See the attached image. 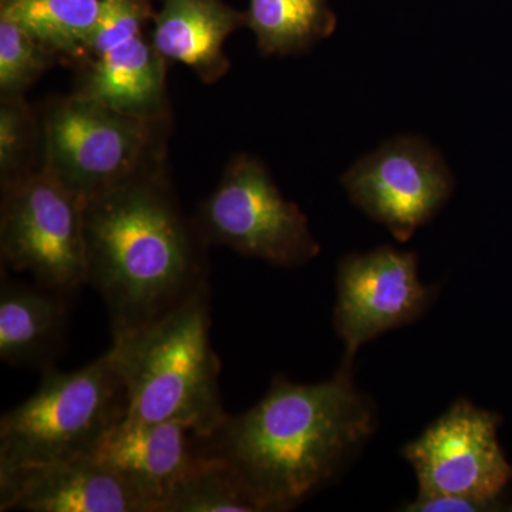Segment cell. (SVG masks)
<instances>
[{
	"instance_id": "obj_1",
	"label": "cell",
	"mask_w": 512,
	"mask_h": 512,
	"mask_svg": "<svg viewBox=\"0 0 512 512\" xmlns=\"http://www.w3.org/2000/svg\"><path fill=\"white\" fill-rule=\"evenodd\" d=\"M376 429V404L342 362L325 382L276 376L255 406L200 437V451L227 468L261 512H284L335 483Z\"/></svg>"
},
{
	"instance_id": "obj_2",
	"label": "cell",
	"mask_w": 512,
	"mask_h": 512,
	"mask_svg": "<svg viewBox=\"0 0 512 512\" xmlns=\"http://www.w3.org/2000/svg\"><path fill=\"white\" fill-rule=\"evenodd\" d=\"M84 237L87 284L106 305L113 343L210 286L207 244L165 164L84 201Z\"/></svg>"
},
{
	"instance_id": "obj_3",
	"label": "cell",
	"mask_w": 512,
	"mask_h": 512,
	"mask_svg": "<svg viewBox=\"0 0 512 512\" xmlns=\"http://www.w3.org/2000/svg\"><path fill=\"white\" fill-rule=\"evenodd\" d=\"M111 349L126 386L124 419L177 423L208 437L228 416L211 342L210 286Z\"/></svg>"
},
{
	"instance_id": "obj_4",
	"label": "cell",
	"mask_w": 512,
	"mask_h": 512,
	"mask_svg": "<svg viewBox=\"0 0 512 512\" xmlns=\"http://www.w3.org/2000/svg\"><path fill=\"white\" fill-rule=\"evenodd\" d=\"M126 414L113 349L74 372L46 367L36 392L0 419V481L92 457Z\"/></svg>"
},
{
	"instance_id": "obj_5",
	"label": "cell",
	"mask_w": 512,
	"mask_h": 512,
	"mask_svg": "<svg viewBox=\"0 0 512 512\" xmlns=\"http://www.w3.org/2000/svg\"><path fill=\"white\" fill-rule=\"evenodd\" d=\"M39 117L40 167L83 201L165 161L168 120L144 119L74 93Z\"/></svg>"
},
{
	"instance_id": "obj_6",
	"label": "cell",
	"mask_w": 512,
	"mask_h": 512,
	"mask_svg": "<svg viewBox=\"0 0 512 512\" xmlns=\"http://www.w3.org/2000/svg\"><path fill=\"white\" fill-rule=\"evenodd\" d=\"M194 222L205 244L281 268L308 264L320 252L301 208L286 200L265 165L249 154L229 160Z\"/></svg>"
},
{
	"instance_id": "obj_7",
	"label": "cell",
	"mask_w": 512,
	"mask_h": 512,
	"mask_svg": "<svg viewBox=\"0 0 512 512\" xmlns=\"http://www.w3.org/2000/svg\"><path fill=\"white\" fill-rule=\"evenodd\" d=\"M3 266L69 296L87 284L84 201L43 167L2 188Z\"/></svg>"
},
{
	"instance_id": "obj_8",
	"label": "cell",
	"mask_w": 512,
	"mask_h": 512,
	"mask_svg": "<svg viewBox=\"0 0 512 512\" xmlns=\"http://www.w3.org/2000/svg\"><path fill=\"white\" fill-rule=\"evenodd\" d=\"M501 414L456 400L416 440L403 447L416 473L417 497L453 495L510 503L512 466L500 443Z\"/></svg>"
},
{
	"instance_id": "obj_9",
	"label": "cell",
	"mask_w": 512,
	"mask_h": 512,
	"mask_svg": "<svg viewBox=\"0 0 512 512\" xmlns=\"http://www.w3.org/2000/svg\"><path fill=\"white\" fill-rule=\"evenodd\" d=\"M437 293L420 281L414 252L384 245L340 259L333 326L345 346L343 363L353 365L366 343L426 315Z\"/></svg>"
},
{
	"instance_id": "obj_10",
	"label": "cell",
	"mask_w": 512,
	"mask_h": 512,
	"mask_svg": "<svg viewBox=\"0 0 512 512\" xmlns=\"http://www.w3.org/2000/svg\"><path fill=\"white\" fill-rule=\"evenodd\" d=\"M350 201L407 242L433 220L453 192V175L419 137H399L357 161L343 175Z\"/></svg>"
},
{
	"instance_id": "obj_11",
	"label": "cell",
	"mask_w": 512,
	"mask_h": 512,
	"mask_svg": "<svg viewBox=\"0 0 512 512\" xmlns=\"http://www.w3.org/2000/svg\"><path fill=\"white\" fill-rule=\"evenodd\" d=\"M93 457L126 481L146 512H161L202 460L200 437L181 424L126 419L107 433Z\"/></svg>"
},
{
	"instance_id": "obj_12",
	"label": "cell",
	"mask_w": 512,
	"mask_h": 512,
	"mask_svg": "<svg viewBox=\"0 0 512 512\" xmlns=\"http://www.w3.org/2000/svg\"><path fill=\"white\" fill-rule=\"evenodd\" d=\"M0 511L146 512L126 481L93 456L0 481Z\"/></svg>"
},
{
	"instance_id": "obj_13",
	"label": "cell",
	"mask_w": 512,
	"mask_h": 512,
	"mask_svg": "<svg viewBox=\"0 0 512 512\" xmlns=\"http://www.w3.org/2000/svg\"><path fill=\"white\" fill-rule=\"evenodd\" d=\"M153 19L151 42L157 52L167 63L190 67L205 84L227 74L225 42L247 26V15L222 0H164Z\"/></svg>"
},
{
	"instance_id": "obj_14",
	"label": "cell",
	"mask_w": 512,
	"mask_h": 512,
	"mask_svg": "<svg viewBox=\"0 0 512 512\" xmlns=\"http://www.w3.org/2000/svg\"><path fill=\"white\" fill-rule=\"evenodd\" d=\"M86 64L76 93L133 116L170 119L167 60L144 33Z\"/></svg>"
},
{
	"instance_id": "obj_15",
	"label": "cell",
	"mask_w": 512,
	"mask_h": 512,
	"mask_svg": "<svg viewBox=\"0 0 512 512\" xmlns=\"http://www.w3.org/2000/svg\"><path fill=\"white\" fill-rule=\"evenodd\" d=\"M66 296L2 275L0 359L13 367L53 366L66 336Z\"/></svg>"
},
{
	"instance_id": "obj_16",
	"label": "cell",
	"mask_w": 512,
	"mask_h": 512,
	"mask_svg": "<svg viewBox=\"0 0 512 512\" xmlns=\"http://www.w3.org/2000/svg\"><path fill=\"white\" fill-rule=\"evenodd\" d=\"M247 26L264 56L299 55L336 29L329 0H249Z\"/></svg>"
},
{
	"instance_id": "obj_17",
	"label": "cell",
	"mask_w": 512,
	"mask_h": 512,
	"mask_svg": "<svg viewBox=\"0 0 512 512\" xmlns=\"http://www.w3.org/2000/svg\"><path fill=\"white\" fill-rule=\"evenodd\" d=\"M101 0H2L0 16L18 23L57 57L86 59Z\"/></svg>"
},
{
	"instance_id": "obj_18",
	"label": "cell",
	"mask_w": 512,
	"mask_h": 512,
	"mask_svg": "<svg viewBox=\"0 0 512 512\" xmlns=\"http://www.w3.org/2000/svg\"><path fill=\"white\" fill-rule=\"evenodd\" d=\"M161 512H261V508L227 468L202 456L200 464L165 501Z\"/></svg>"
},
{
	"instance_id": "obj_19",
	"label": "cell",
	"mask_w": 512,
	"mask_h": 512,
	"mask_svg": "<svg viewBox=\"0 0 512 512\" xmlns=\"http://www.w3.org/2000/svg\"><path fill=\"white\" fill-rule=\"evenodd\" d=\"M59 59L18 23L0 16V99H20Z\"/></svg>"
},
{
	"instance_id": "obj_20",
	"label": "cell",
	"mask_w": 512,
	"mask_h": 512,
	"mask_svg": "<svg viewBox=\"0 0 512 512\" xmlns=\"http://www.w3.org/2000/svg\"><path fill=\"white\" fill-rule=\"evenodd\" d=\"M39 117L25 97L0 100V184L9 187L39 167Z\"/></svg>"
},
{
	"instance_id": "obj_21",
	"label": "cell",
	"mask_w": 512,
	"mask_h": 512,
	"mask_svg": "<svg viewBox=\"0 0 512 512\" xmlns=\"http://www.w3.org/2000/svg\"><path fill=\"white\" fill-rule=\"evenodd\" d=\"M150 10L146 0H101L100 15L84 63L111 47L143 35Z\"/></svg>"
},
{
	"instance_id": "obj_22",
	"label": "cell",
	"mask_w": 512,
	"mask_h": 512,
	"mask_svg": "<svg viewBox=\"0 0 512 512\" xmlns=\"http://www.w3.org/2000/svg\"><path fill=\"white\" fill-rule=\"evenodd\" d=\"M406 512H498L512 511L510 503H487L467 497L453 495H434V497H416L412 503L400 508Z\"/></svg>"
}]
</instances>
